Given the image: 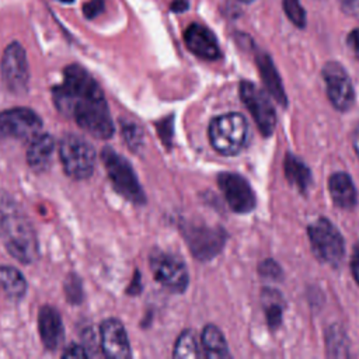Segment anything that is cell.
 Returning a JSON list of instances; mask_svg holds the SVG:
<instances>
[{"label": "cell", "mask_w": 359, "mask_h": 359, "mask_svg": "<svg viewBox=\"0 0 359 359\" xmlns=\"http://www.w3.org/2000/svg\"><path fill=\"white\" fill-rule=\"evenodd\" d=\"M38 330L43 346L49 351L60 348L65 338V328L59 311L52 306H42L38 314Z\"/></svg>", "instance_id": "cell-16"}, {"label": "cell", "mask_w": 359, "mask_h": 359, "mask_svg": "<svg viewBox=\"0 0 359 359\" xmlns=\"http://www.w3.org/2000/svg\"><path fill=\"white\" fill-rule=\"evenodd\" d=\"M268 296V302H265V313H266V320L271 328H276L280 321H282V306L279 296L272 293L273 290H265Z\"/></svg>", "instance_id": "cell-24"}, {"label": "cell", "mask_w": 359, "mask_h": 359, "mask_svg": "<svg viewBox=\"0 0 359 359\" xmlns=\"http://www.w3.org/2000/svg\"><path fill=\"white\" fill-rule=\"evenodd\" d=\"M104 8H105L104 0H88L87 3L83 4V14L88 20H93L98 17L104 11Z\"/></svg>", "instance_id": "cell-27"}, {"label": "cell", "mask_w": 359, "mask_h": 359, "mask_svg": "<svg viewBox=\"0 0 359 359\" xmlns=\"http://www.w3.org/2000/svg\"><path fill=\"white\" fill-rule=\"evenodd\" d=\"M42 129V119L29 108L17 107L0 112V137L31 140Z\"/></svg>", "instance_id": "cell-7"}, {"label": "cell", "mask_w": 359, "mask_h": 359, "mask_svg": "<svg viewBox=\"0 0 359 359\" xmlns=\"http://www.w3.org/2000/svg\"><path fill=\"white\" fill-rule=\"evenodd\" d=\"M55 151V140L49 133H38L29 140L27 150V163L36 171H45L52 163V156Z\"/></svg>", "instance_id": "cell-17"}, {"label": "cell", "mask_w": 359, "mask_h": 359, "mask_svg": "<svg viewBox=\"0 0 359 359\" xmlns=\"http://www.w3.org/2000/svg\"><path fill=\"white\" fill-rule=\"evenodd\" d=\"M238 1H241V3H252L255 0H238Z\"/></svg>", "instance_id": "cell-36"}, {"label": "cell", "mask_w": 359, "mask_h": 359, "mask_svg": "<svg viewBox=\"0 0 359 359\" xmlns=\"http://www.w3.org/2000/svg\"><path fill=\"white\" fill-rule=\"evenodd\" d=\"M328 189L334 203L342 209H351L356 205V188L346 172H334L328 180Z\"/></svg>", "instance_id": "cell-18"}, {"label": "cell", "mask_w": 359, "mask_h": 359, "mask_svg": "<svg viewBox=\"0 0 359 359\" xmlns=\"http://www.w3.org/2000/svg\"><path fill=\"white\" fill-rule=\"evenodd\" d=\"M0 70L3 83L11 93H27L29 83V67L25 50L18 42H11L4 49Z\"/></svg>", "instance_id": "cell-8"}, {"label": "cell", "mask_w": 359, "mask_h": 359, "mask_svg": "<svg viewBox=\"0 0 359 359\" xmlns=\"http://www.w3.org/2000/svg\"><path fill=\"white\" fill-rule=\"evenodd\" d=\"M59 157L65 172L74 180H86L93 174L95 150L81 136L67 133L59 144Z\"/></svg>", "instance_id": "cell-4"}, {"label": "cell", "mask_w": 359, "mask_h": 359, "mask_svg": "<svg viewBox=\"0 0 359 359\" xmlns=\"http://www.w3.org/2000/svg\"><path fill=\"white\" fill-rule=\"evenodd\" d=\"M202 353L199 351V345L196 341V335L192 330H185L177 339L172 356L178 359H195L199 358Z\"/></svg>", "instance_id": "cell-23"}, {"label": "cell", "mask_w": 359, "mask_h": 359, "mask_svg": "<svg viewBox=\"0 0 359 359\" xmlns=\"http://www.w3.org/2000/svg\"><path fill=\"white\" fill-rule=\"evenodd\" d=\"M323 77L327 87V95L334 108L338 111H348L355 101V91L352 81L338 62H328L323 67Z\"/></svg>", "instance_id": "cell-11"}, {"label": "cell", "mask_w": 359, "mask_h": 359, "mask_svg": "<svg viewBox=\"0 0 359 359\" xmlns=\"http://www.w3.org/2000/svg\"><path fill=\"white\" fill-rule=\"evenodd\" d=\"M309 238L314 255L331 266L339 265L345 254V244L338 229L325 217H318L309 226Z\"/></svg>", "instance_id": "cell-6"}, {"label": "cell", "mask_w": 359, "mask_h": 359, "mask_svg": "<svg viewBox=\"0 0 359 359\" xmlns=\"http://www.w3.org/2000/svg\"><path fill=\"white\" fill-rule=\"evenodd\" d=\"M101 160L105 165V171L116 189L125 199L133 203H144L146 198L143 189L136 178L132 165L111 147H104L101 151Z\"/></svg>", "instance_id": "cell-5"}, {"label": "cell", "mask_w": 359, "mask_h": 359, "mask_svg": "<svg viewBox=\"0 0 359 359\" xmlns=\"http://www.w3.org/2000/svg\"><path fill=\"white\" fill-rule=\"evenodd\" d=\"M217 184L231 210L237 213H248L255 208V195L250 184L238 174L222 172Z\"/></svg>", "instance_id": "cell-12"}, {"label": "cell", "mask_w": 359, "mask_h": 359, "mask_svg": "<svg viewBox=\"0 0 359 359\" xmlns=\"http://www.w3.org/2000/svg\"><path fill=\"white\" fill-rule=\"evenodd\" d=\"M352 144H353V149L359 157V125L355 128L353 130V135H352Z\"/></svg>", "instance_id": "cell-34"}, {"label": "cell", "mask_w": 359, "mask_h": 359, "mask_svg": "<svg viewBox=\"0 0 359 359\" xmlns=\"http://www.w3.org/2000/svg\"><path fill=\"white\" fill-rule=\"evenodd\" d=\"M248 139V123L241 114L230 112L216 116L209 125V140L213 149L224 156L243 150Z\"/></svg>", "instance_id": "cell-3"}, {"label": "cell", "mask_w": 359, "mask_h": 359, "mask_svg": "<svg viewBox=\"0 0 359 359\" xmlns=\"http://www.w3.org/2000/svg\"><path fill=\"white\" fill-rule=\"evenodd\" d=\"M201 345L203 349V355L208 358H229V348L227 342L222 334V331L213 325L209 324L203 328L201 335Z\"/></svg>", "instance_id": "cell-21"}, {"label": "cell", "mask_w": 359, "mask_h": 359, "mask_svg": "<svg viewBox=\"0 0 359 359\" xmlns=\"http://www.w3.org/2000/svg\"><path fill=\"white\" fill-rule=\"evenodd\" d=\"M257 65L262 77V81L268 90V93L280 104H286V94L280 81V77L276 72V67L272 62V59L269 57V55L259 52L257 55Z\"/></svg>", "instance_id": "cell-19"}, {"label": "cell", "mask_w": 359, "mask_h": 359, "mask_svg": "<svg viewBox=\"0 0 359 359\" xmlns=\"http://www.w3.org/2000/svg\"><path fill=\"white\" fill-rule=\"evenodd\" d=\"M346 45L356 59H359V28L352 29L346 36Z\"/></svg>", "instance_id": "cell-31"}, {"label": "cell", "mask_w": 359, "mask_h": 359, "mask_svg": "<svg viewBox=\"0 0 359 359\" xmlns=\"http://www.w3.org/2000/svg\"><path fill=\"white\" fill-rule=\"evenodd\" d=\"M339 7L346 15L359 20V0H339Z\"/></svg>", "instance_id": "cell-28"}, {"label": "cell", "mask_w": 359, "mask_h": 359, "mask_svg": "<svg viewBox=\"0 0 359 359\" xmlns=\"http://www.w3.org/2000/svg\"><path fill=\"white\" fill-rule=\"evenodd\" d=\"M62 356L63 358H88L90 352H87L86 346L72 344L62 352Z\"/></svg>", "instance_id": "cell-29"}, {"label": "cell", "mask_w": 359, "mask_h": 359, "mask_svg": "<svg viewBox=\"0 0 359 359\" xmlns=\"http://www.w3.org/2000/svg\"><path fill=\"white\" fill-rule=\"evenodd\" d=\"M101 349L102 353L108 358H129L130 344L125 327L119 320L108 318L101 323Z\"/></svg>", "instance_id": "cell-13"}, {"label": "cell", "mask_w": 359, "mask_h": 359, "mask_svg": "<svg viewBox=\"0 0 359 359\" xmlns=\"http://www.w3.org/2000/svg\"><path fill=\"white\" fill-rule=\"evenodd\" d=\"M188 8V3L185 0H174L171 3V11H175V13H182Z\"/></svg>", "instance_id": "cell-33"}, {"label": "cell", "mask_w": 359, "mask_h": 359, "mask_svg": "<svg viewBox=\"0 0 359 359\" xmlns=\"http://www.w3.org/2000/svg\"><path fill=\"white\" fill-rule=\"evenodd\" d=\"M0 289L1 292L13 299H21L27 292V282L24 275L14 266L1 265L0 266Z\"/></svg>", "instance_id": "cell-20"}, {"label": "cell", "mask_w": 359, "mask_h": 359, "mask_svg": "<svg viewBox=\"0 0 359 359\" xmlns=\"http://www.w3.org/2000/svg\"><path fill=\"white\" fill-rule=\"evenodd\" d=\"M150 268L154 279L171 292H184L188 286V271L185 264L175 255L154 252L150 255Z\"/></svg>", "instance_id": "cell-10"}, {"label": "cell", "mask_w": 359, "mask_h": 359, "mask_svg": "<svg viewBox=\"0 0 359 359\" xmlns=\"http://www.w3.org/2000/svg\"><path fill=\"white\" fill-rule=\"evenodd\" d=\"M57 1H62V3H67V4H70V3H73L74 0H57Z\"/></svg>", "instance_id": "cell-35"}, {"label": "cell", "mask_w": 359, "mask_h": 359, "mask_svg": "<svg viewBox=\"0 0 359 359\" xmlns=\"http://www.w3.org/2000/svg\"><path fill=\"white\" fill-rule=\"evenodd\" d=\"M259 272L268 278H278L280 273L279 266L272 259H266L259 265Z\"/></svg>", "instance_id": "cell-30"}, {"label": "cell", "mask_w": 359, "mask_h": 359, "mask_svg": "<svg viewBox=\"0 0 359 359\" xmlns=\"http://www.w3.org/2000/svg\"><path fill=\"white\" fill-rule=\"evenodd\" d=\"M240 97L261 133L264 136H269L275 129L276 115L268 95L254 83L244 80L240 83Z\"/></svg>", "instance_id": "cell-9"}, {"label": "cell", "mask_w": 359, "mask_h": 359, "mask_svg": "<svg viewBox=\"0 0 359 359\" xmlns=\"http://www.w3.org/2000/svg\"><path fill=\"white\" fill-rule=\"evenodd\" d=\"M351 268H352V275L359 285V243L355 245L353 252H352V259H351Z\"/></svg>", "instance_id": "cell-32"}, {"label": "cell", "mask_w": 359, "mask_h": 359, "mask_svg": "<svg viewBox=\"0 0 359 359\" xmlns=\"http://www.w3.org/2000/svg\"><path fill=\"white\" fill-rule=\"evenodd\" d=\"M285 175L290 184L297 187L302 192H306L311 185V172L309 167L296 156L287 154L283 163Z\"/></svg>", "instance_id": "cell-22"}, {"label": "cell", "mask_w": 359, "mask_h": 359, "mask_svg": "<svg viewBox=\"0 0 359 359\" xmlns=\"http://www.w3.org/2000/svg\"><path fill=\"white\" fill-rule=\"evenodd\" d=\"M282 6L290 22H293L297 28L306 27V10L302 7L300 0H282Z\"/></svg>", "instance_id": "cell-25"}, {"label": "cell", "mask_w": 359, "mask_h": 359, "mask_svg": "<svg viewBox=\"0 0 359 359\" xmlns=\"http://www.w3.org/2000/svg\"><path fill=\"white\" fill-rule=\"evenodd\" d=\"M0 234L8 252L20 262L31 264L38 258L35 230L13 202H0Z\"/></svg>", "instance_id": "cell-2"}, {"label": "cell", "mask_w": 359, "mask_h": 359, "mask_svg": "<svg viewBox=\"0 0 359 359\" xmlns=\"http://www.w3.org/2000/svg\"><path fill=\"white\" fill-rule=\"evenodd\" d=\"M187 48L201 59L216 60L220 57V48L215 34L205 25L192 22L184 32Z\"/></svg>", "instance_id": "cell-14"}, {"label": "cell", "mask_w": 359, "mask_h": 359, "mask_svg": "<svg viewBox=\"0 0 359 359\" xmlns=\"http://www.w3.org/2000/svg\"><path fill=\"white\" fill-rule=\"evenodd\" d=\"M224 233L217 229L192 227L187 233L189 248L199 259H209L216 255L224 244Z\"/></svg>", "instance_id": "cell-15"}, {"label": "cell", "mask_w": 359, "mask_h": 359, "mask_svg": "<svg viewBox=\"0 0 359 359\" xmlns=\"http://www.w3.org/2000/svg\"><path fill=\"white\" fill-rule=\"evenodd\" d=\"M63 76V83L53 88L56 108L73 118L88 135L109 139L114 133V122L98 83L80 65H69Z\"/></svg>", "instance_id": "cell-1"}, {"label": "cell", "mask_w": 359, "mask_h": 359, "mask_svg": "<svg viewBox=\"0 0 359 359\" xmlns=\"http://www.w3.org/2000/svg\"><path fill=\"white\" fill-rule=\"evenodd\" d=\"M123 137L130 147H136L142 144V130L135 123H125L123 125Z\"/></svg>", "instance_id": "cell-26"}]
</instances>
